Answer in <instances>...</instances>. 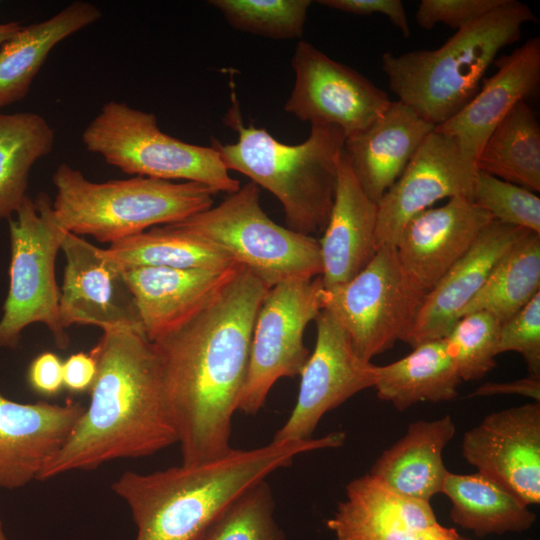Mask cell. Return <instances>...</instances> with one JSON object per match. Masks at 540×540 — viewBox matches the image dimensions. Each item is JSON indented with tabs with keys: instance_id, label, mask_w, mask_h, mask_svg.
<instances>
[{
	"instance_id": "cell-41",
	"label": "cell",
	"mask_w": 540,
	"mask_h": 540,
	"mask_svg": "<svg viewBox=\"0 0 540 540\" xmlns=\"http://www.w3.org/2000/svg\"><path fill=\"white\" fill-rule=\"evenodd\" d=\"M98 364L90 353L78 352L63 362V384L72 393L90 391L97 377Z\"/></svg>"
},
{
	"instance_id": "cell-8",
	"label": "cell",
	"mask_w": 540,
	"mask_h": 540,
	"mask_svg": "<svg viewBox=\"0 0 540 540\" xmlns=\"http://www.w3.org/2000/svg\"><path fill=\"white\" fill-rule=\"evenodd\" d=\"M82 142L86 150L130 175L196 182L228 194L241 187L213 146L174 138L159 128L155 114L124 102L105 103L84 129Z\"/></svg>"
},
{
	"instance_id": "cell-45",
	"label": "cell",
	"mask_w": 540,
	"mask_h": 540,
	"mask_svg": "<svg viewBox=\"0 0 540 540\" xmlns=\"http://www.w3.org/2000/svg\"><path fill=\"white\" fill-rule=\"evenodd\" d=\"M458 540H472L470 538H467V537H462V536H459V539Z\"/></svg>"
},
{
	"instance_id": "cell-33",
	"label": "cell",
	"mask_w": 540,
	"mask_h": 540,
	"mask_svg": "<svg viewBox=\"0 0 540 540\" xmlns=\"http://www.w3.org/2000/svg\"><path fill=\"white\" fill-rule=\"evenodd\" d=\"M235 29L273 39L303 34L310 0H211Z\"/></svg>"
},
{
	"instance_id": "cell-35",
	"label": "cell",
	"mask_w": 540,
	"mask_h": 540,
	"mask_svg": "<svg viewBox=\"0 0 540 540\" xmlns=\"http://www.w3.org/2000/svg\"><path fill=\"white\" fill-rule=\"evenodd\" d=\"M500 321L488 312L463 315L443 338L462 381L484 377L496 366Z\"/></svg>"
},
{
	"instance_id": "cell-23",
	"label": "cell",
	"mask_w": 540,
	"mask_h": 540,
	"mask_svg": "<svg viewBox=\"0 0 540 540\" xmlns=\"http://www.w3.org/2000/svg\"><path fill=\"white\" fill-rule=\"evenodd\" d=\"M377 203L363 190L344 153L338 163L333 205L319 242L323 288L355 277L378 250Z\"/></svg>"
},
{
	"instance_id": "cell-9",
	"label": "cell",
	"mask_w": 540,
	"mask_h": 540,
	"mask_svg": "<svg viewBox=\"0 0 540 540\" xmlns=\"http://www.w3.org/2000/svg\"><path fill=\"white\" fill-rule=\"evenodd\" d=\"M15 213V219L9 218V290L0 320V349L16 348L22 331L33 323L46 325L56 345L66 349L70 340L59 320L55 261L67 231L45 193L34 201L27 196Z\"/></svg>"
},
{
	"instance_id": "cell-10",
	"label": "cell",
	"mask_w": 540,
	"mask_h": 540,
	"mask_svg": "<svg viewBox=\"0 0 540 540\" xmlns=\"http://www.w3.org/2000/svg\"><path fill=\"white\" fill-rule=\"evenodd\" d=\"M425 295L403 271L395 247L386 245L351 280L323 288L321 303L357 354L371 361L396 341L407 342Z\"/></svg>"
},
{
	"instance_id": "cell-28",
	"label": "cell",
	"mask_w": 540,
	"mask_h": 540,
	"mask_svg": "<svg viewBox=\"0 0 540 540\" xmlns=\"http://www.w3.org/2000/svg\"><path fill=\"white\" fill-rule=\"evenodd\" d=\"M441 493L452 503L453 522L480 537L522 532L536 519L520 498L479 472L455 474L448 471Z\"/></svg>"
},
{
	"instance_id": "cell-37",
	"label": "cell",
	"mask_w": 540,
	"mask_h": 540,
	"mask_svg": "<svg viewBox=\"0 0 540 540\" xmlns=\"http://www.w3.org/2000/svg\"><path fill=\"white\" fill-rule=\"evenodd\" d=\"M522 355L528 376L540 379V292L507 321L501 323L498 355Z\"/></svg>"
},
{
	"instance_id": "cell-13",
	"label": "cell",
	"mask_w": 540,
	"mask_h": 540,
	"mask_svg": "<svg viewBox=\"0 0 540 540\" xmlns=\"http://www.w3.org/2000/svg\"><path fill=\"white\" fill-rule=\"evenodd\" d=\"M316 343L300 376L296 404L273 440H306L325 413L374 387L376 365L361 358L335 318L321 310Z\"/></svg>"
},
{
	"instance_id": "cell-4",
	"label": "cell",
	"mask_w": 540,
	"mask_h": 540,
	"mask_svg": "<svg viewBox=\"0 0 540 540\" xmlns=\"http://www.w3.org/2000/svg\"><path fill=\"white\" fill-rule=\"evenodd\" d=\"M530 7L506 0L484 17L457 30L439 48L382 54V70L398 100L438 126L461 110L480 89L497 54L536 22Z\"/></svg>"
},
{
	"instance_id": "cell-17",
	"label": "cell",
	"mask_w": 540,
	"mask_h": 540,
	"mask_svg": "<svg viewBox=\"0 0 540 540\" xmlns=\"http://www.w3.org/2000/svg\"><path fill=\"white\" fill-rule=\"evenodd\" d=\"M493 220L489 213L462 196L421 211L403 226L395 244L403 271L427 294Z\"/></svg>"
},
{
	"instance_id": "cell-42",
	"label": "cell",
	"mask_w": 540,
	"mask_h": 540,
	"mask_svg": "<svg viewBox=\"0 0 540 540\" xmlns=\"http://www.w3.org/2000/svg\"><path fill=\"white\" fill-rule=\"evenodd\" d=\"M500 394H518L540 402V379L526 376L510 382H487L471 393L470 397Z\"/></svg>"
},
{
	"instance_id": "cell-29",
	"label": "cell",
	"mask_w": 540,
	"mask_h": 540,
	"mask_svg": "<svg viewBox=\"0 0 540 540\" xmlns=\"http://www.w3.org/2000/svg\"><path fill=\"white\" fill-rule=\"evenodd\" d=\"M104 253L120 268L226 270L238 265L209 242L171 225L156 226L110 244Z\"/></svg>"
},
{
	"instance_id": "cell-19",
	"label": "cell",
	"mask_w": 540,
	"mask_h": 540,
	"mask_svg": "<svg viewBox=\"0 0 540 540\" xmlns=\"http://www.w3.org/2000/svg\"><path fill=\"white\" fill-rule=\"evenodd\" d=\"M84 411L79 402L19 403L0 393V488L17 489L37 479Z\"/></svg>"
},
{
	"instance_id": "cell-6",
	"label": "cell",
	"mask_w": 540,
	"mask_h": 540,
	"mask_svg": "<svg viewBox=\"0 0 540 540\" xmlns=\"http://www.w3.org/2000/svg\"><path fill=\"white\" fill-rule=\"evenodd\" d=\"M52 181V209L59 225L110 244L203 212L218 193L196 182L142 176L97 183L67 163L57 167Z\"/></svg>"
},
{
	"instance_id": "cell-3",
	"label": "cell",
	"mask_w": 540,
	"mask_h": 540,
	"mask_svg": "<svg viewBox=\"0 0 540 540\" xmlns=\"http://www.w3.org/2000/svg\"><path fill=\"white\" fill-rule=\"evenodd\" d=\"M345 439L344 432L335 431L318 439L272 440L199 464L149 474L126 471L112 490L130 508L137 527L135 540H201L245 491L291 465L296 456L340 447Z\"/></svg>"
},
{
	"instance_id": "cell-27",
	"label": "cell",
	"mask_w": 540,
	"mask_h": 540,
	"mask_svg": "<svg viewBox=\"0 0 540 540\" xmlns=\"http://www.w3.org/2000/svg\"><path fill=\"white\" fill-rule=\"evenodd\" d=\"M461 381L442 338L415 346L395 362L376 365L374 388L380 400L404 411L423 401L455 399Z\"/></svg>"
},
{
	"instance_id": "cell-5",
	"label": "cell",
	"mask_w": 540,
	"mask_h": 540,
	"mask_svg": "<svg viewBox=\"0 0 540 540\" xmlns=\"http://www.w3.org/2000/svg\"><path fill=\"white\" fill-rule=\"evenodd\" d=\"M226 124L238 140L212 146L225 167L272 193L281 203L288 228L312 235L324 230L334 201L338 163L345 134L337 126L311 124L308 138L297 145L284 144L263 128L244 126L233 101Z\"/></svg>"
},
{
	"instance_id": "cell-14",
	"label": "cell",
	"mask_w": 540,
	"mask_h": 540,
	"mask_svg": "<svg viewBox=\"0 0 540 540\" xmlns=\"http://www.w3.org/2000/svg\"><path fill=\"white\" fill-rule=\"evenodd\" d=\"M476 174L452 139L432 131L377 203L378 248L395 247L403 226L435 202L458 196L471 200Z\"/></svg>"
},
{
	"instance_id": "cell-20",
	"label": "cell",
	"mask_w": 540,
	"mask_h": 540,
	"mask_svg": "<svg viewBox=\"0 0 540 540\" xmlns=\"http://www.w3.org/2000/svg\"><path fill=\"white\" fill-rule=\"evenodd\" d=\"M497 71L454 116L435 127L452 139L464 160L476 168L477 157L495 127L540 84V38L527 40L495 62Z\"/></svg>"
},
{
	"instance_id": "cell-1",
	"label": "cell",
	"mask_w": 540,
	"mask_h": 540,
	"mask_svg": "<svg viewBox=\"0 0 540 540\" xmlns=\"http://www.w3.org/2000/svg\"><path fill=\"white\" fill-rule=\"evenodd\" d=\"M269 289L239 266L198 313L152 342L184 465L233 449L232 418L247 376L256 316Z\"/></svg>"
},
{
	"instance_id": "cell-40",
	"label": "cell",
	"mask_w": 540,
	"mask_h": 540,
	"mask_svg": "<svg viewBox=\"0 0 540 540\" xmlns=\"http://www.w3.org/2000/svg\"><path fill=\"white\" fill-rule=\"evenodd\" d=\"M27 379L30 387L39 395L56 396L64 387L63 362L53 352H43L29 365Z\"/></svg>"
},
{
	"instance_id": "cell-44",
	"label": "cell",
	"mask_w": 540,
	"mask_h": 540,
	"mask_svg": "<svg viewBox=\"0 0 540 540\" xmlns=\"http://www.w3.org/2000/svg\"><path fill=\"white\" fill-rule=\"evenodd\" d=\"M0 540H8L6 534H5V531H4V527H3V523L0 519Z\"/></svg>"
},
{
	"instance_id": "cell-24",
	"label": "cell",
	"mask_w": 540,
	"mask_h": 540,
	"mask_svg": "<svg viewBox=\"0 0 540 540\" xmlns=\"http://www.w3.org/2000/svg\"><path fill=\"white\" fill-rule=\"evenodd\" d=\"M435 125L392 101L365 129L345 139L343 153L368 197L378 203Z\"/></svg>"
},
{
	"instance_id": "cell-38",
	"label": "cell",
	"mask_w": 540,
	"mask_h": 540,
	"mask_svg": "<svg viewBox=\"0 0 540 540\" xmlns=\"http://www.w3.org/2000/svg\"><path fill=\"white\" fill-rule=\"evenodd\" d=\"M505 1L422 0L415 12V20L425 30L442 23L457 31L484 17Z\"/></svg>"
},
{
	"instance_id": "cell-43",
	"label": "cell",
	"mask_w": 540,
	"mask_h": 540,
	"mask_svg": "<svg viewBox=\"0 0 540 540\" xmlns=\"http://www.w3.org/2000/svg\"><path fill=\"white\" fill-rule=\"evenodd\" d=\"M21 27L18 21L0 23V46L20 30Z\"/></svg>"
},
{
	"instance_id": "cell-16",
	"label": "cell",
	"mask_w": 540,
	"mask_h": 540,
	"mask_svg": "<svg viewBox=\"0 0 540 540\" xmlns=\"http://www.w3.org/2000/svg\"><path fill=\"white\" fill-rule=\"evenodd\" d=\"M61 250L66 260L59 294L61 326L92 325L103 332L143 333L122 269L105 255L104 248L67 231Z\"/></svg>"
},
{
	"instance_id": "cell-25",
	"label": "cell",
	"mask_w": 540,
	"mask_h": 540,
	"mask_svg": "<svg viewBox=\"0 0 540 540\" xmlns=\"http://www.w3.org/2000/svg\"><path fill=\"white\" fill-rule=\"evenodd\" d=\"M455 432L450 415L412 422L406 434L375 461L369 474L400 495L430 502L442 492L448 473L442 454Z\"/></svg>"
},
{
	"instance_id": "cell-7",
	"label": "cell",
	"mask_w": 540,
	"mask_h": 540,
	"mask_svg": "<svg viewBox=\"0 0 540 540\" xmlns=\"http://www.w3.org/2000/svg\"><path fill=\"white\" fill-rule=\"evenodd\" d=\"M259 195L250 181L220 204L169 225L209 242L270 288L321 276L318 240L275 223Z\"/></svg>"
},
{
	"instance_id": "cell-31",
	"label": "cell",
	"mask_w": 540,
	"mask_h": 540,
	"mask_svg": "<svg viewBox=\"0 0 540 540\" xmlns=\"http://www.w3.org/2000/svg\"><path fill=\"white\" fill-rule=\"evenodd\" d=\"M54 141V130L41 115L0 112V219H9L28 196L31 168L52 151Z\"/></svg>"
},
{
	"instance_id": "cell-15",
	"label": "cell",
	"mask_w": 540,
	"mask_h": 540,
	"mask_svg": "<svg viewBox=\"0 0 540 540\" xmlns=\"http://www.w3.org/2000/svg\"><path fill=\"white\" fill-rule=\"evenodd\" d=\"M462 456L525 504L540 502V402L493 412L462 439Z\"/></svg>"
},
{
	"instance_id": "cell-12",
	"label": "cell",
	"mask_w": 540,
	"mask_h": 540,
	"mask_svg": "<svg viewBox=\"0 0 540 540\" xmlns=\"http://www.w3.org/2000/svg\"><path fill=\"white\" fill-rule=\"evenodd\" d=\"M295 82L284 110L310 124L339 127L349 137L369 126L391 102L364 75L299 41L291 60Z\"/></svg>"
},
{
	"instance_id": "cell-21",
	"label": "cell",
	"mask_w": 540,
	"mask_h": 540,
	"mask_svg": "<svg viewBox=\"0 0 540 540\" xmlns=\"http://www.w3.org/2000/svg\"><path fill=\"white\" fill-rule=\"evenodd\" d=\"M226 270L121 268L145 337L156 342L198 313L231 279Z\"/></svg>"
},
{
	"instance_id": "cell-30",
	"label": "cell",
	"mask_w": 540,
	"mask_h": 540,
	"mask_svg": "<svg viewBox=\"0 0 540 540\" xmlns=\"http://www.w3.org/2000/svg\"><path fill=\"white\" fill-rule=\"evenodd\" d=\"M476 169L540 191V125L526 101L517 103L489 135Z\"/></svg>"
},
{
	"instance_id": "cell-26",
	"label": "cell",
	"mask_w": 540,
	"mask_h": 540,
	"mask_svg": "<svg viewBox=\"0 0 540 540\" xmlns=\"http://www.w3.org/2000/svg\"><path fill=\"white\" fill-rule=\"evenodd\" d=\"M101 17L94 4L75 1L46 20L21 27L4 42L0 46V108L26 97L57 44Z\"/></svg>"
},
{
	"instance_id": "cell-22",
	"label": "cell",
	"mask_w": 540,
	"mask_h": 540,
	"mask_svg": "<svg viewBox=\"0 0 540 540\" xmlns=\"http://www.w3.org/2000/svg\"><path fill=\"white\" fill-rule=\"evenodd\" d=\"M524 230L496 220L489 223L469 251L424 296L406 343L414 348L444 338Z\"/></svg>"
},
{
	"instance_id": "cell-2",
	"label": "cell",
	"mask_w": 540,
	"mask_h": 540,
	"mask_svg": "<svg viewBox=\"0 0 540 540\" xmlns=\"http://www.w3.org/2000/svg\"><path fill=\"white\" fill-rule=\"evenodd\" d=\"M91 353L98 372L90 403L37 480L150 456L178 442L154 344L141 332L108 330Z\"/></svg>"
},
{
	"instance_id": "cell-34",
	"label": "cell",
	"mask_w": 540,
	"mask_h": 540,
	"mask_svg": "<svg viewBox=\"0 0 540 540\" xmlns=\"http://www.w3.org/2000/svg\"><path fill=\"white\" fill-rule=\"evenodd\" d=\"M275 502L266 480L235 499L201 540H284L274 517Z\"/></svg>"
},
{
	"instance_id": "cell-11",
	"label": "cell",
	"mask_w": 540,
	"mask_h": 540,
	"mask_svg": "<svg viewBox=\"0 0 540 540\" xmlns=\"http://www.w3.org/2000/svg\"><path fill=\"white\" fill-rule=\"evenodd\" d=\"M322 289L318 276L282 282L268 290L253 328L239 411L255 415L279 379L300 375L310 356L304 332L322 310Z\"/></svg>"
},
{
	"instance_id": "cell-36",
	"label": "cell",
	"mask_w": 540,
	"mask_h": 540,
	"mask_svg": "<svg viewBox=\"0 0 540 540\" xmlns=\"http://www.w3.org/2000/svg\"><path fill=\"white\" fill-rule=\"evenodd\" d=\"M471 200L500 223L540 234V198L524 187L477 170Z\"/></svg>"
},
{
	"instance_id": "cell-39",
	"label": "cell",
	"mask_w": 540,
	"mask_h": 540,
	"mask_svg": "<svg viewBox=\"0 0 540 540\" xmlns=\"http://www.w3.org/2000/svg\"><path fill=\"white\" fill-rule=\"evenodd\" d=\"M318 4L356 15H385L408 38L411 35L406 11L400 0H320Z\"/></svg>"
},
{
	"instance_id": "cell-18",
	"label": "cell",
	"mask_w": 540,
	"mask_h": 540,
	"mask_svg": "<svg viewBox=\"0 0 540 540\" xmlns=\"http://www.w3.org/2000/svg\"><path fill=\"white\" fill-rule=\"evenodd\" d=\"M327 527L335 540H458L440 525L430 502L400 495L370 474L346 486Z\"/></svg>"
},
{
	"instance_id": "cell-32",
	"label": "cell",
	"mask_w": 540,
	"mask_h": 540,
	"mask_svg": "<svg viewBox=\"0 0 540 540\" xmlns=\"http://www.w3.org/2000/svg\"><path fill=\"white\" fill-rule=\"evenodd\" d=\"M540 292V234L524 230L492 269L463 315L484 311L503 323ZM460 317V318H461Z\"/></svg>"
}]
</instances>
